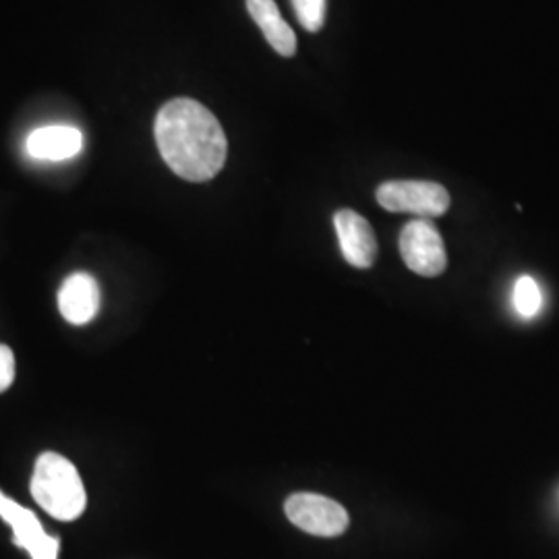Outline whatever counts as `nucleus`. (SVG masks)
I'll return each instance as SVG.
<instances>
[{
	"label": "nucleus",
	"instance_id": "nucleus-1",
	"mask_svg": "<svg viewBox=\"0 0 559 559\" xmlns=\"http://www.w3.org/2000/svg\"><path fill=\"white\" fill-rule=\"evenodd\" d=\"M154 135L162 158L180 179H214L226 162L228 141L221 122L191 98L164 104L156 117Z\"/></svg>",
	"mask_w": 559,
	"mask_h": 559
},
{
	"label": "nucleus",
	"instance_id": "nucleus-2",
	"mask_svg": "<svg viewBox=\"0 0 559 559\" xmlns=\"http://www.w3.org/2000/svg\"><path fill=\"white\" fill-rule=\"evenodd\" d=\"M32 496L52 519L71 522L80 519L87 506V493L78 468L57 452H44L32 477Z\"/></svg>",
	"mask_w": 559,
	"mask_h": 559
},
{
	"label": "nucleus",
	"instance_id": "nucleus-3",
	"mask_svg": "<svg viewBox=\"0 0 559 559\" xmlns=\"http://www.w3.org/2000/svg\"><path fill=\"white\" fill-rule=\"evenodd\" d=\"M378 203L388 212L415 214L417 218H438L450 207V193L440 182L390 180L378 187Z\"/></svg>",
	"mask_w": 559,
	"mask_h": 559
},
{
	"label": "nucleus",
	"instance_id": "nucleus-4",
	"mask_svg": "<svg viewBox=\"0 0 559 559\" xmlns=\"http://www.w3.org/2000/svg\"><path fill=\"white\" fill-rule=\"evenodd\" d=\"M400 255L419 276H440L448 265L445 245L438 228L425 218L408 222L400 233Z\"/></svg>",
	"mask_w": 559,
	"mask_h": 559
},
{
	"label": "nucleus",
	"instance_id": "nucleus-5",
	"mask_svg": "<svg viewBox=\"0 0 559 559\" xmlns=\"http://www.w3.org/2000/svg\"><path fill=\"white\" fill-rule=\"evenodd\" d=\"M284 512L297 528L316 537H338L350 522L348 512L338 501L318 493L290 496L284 503Z\"/></svg>",
	"mask_w": 559,
	"mask_h": 559
},
{
	"label": "nucleus",
	"instance_id": "nucleus-6",
	"mask_svg": "<svg viewBox=\"0 0 559 559\" xmlns=\"http://www.w3.org/2000/svg\"><path fill=\"white\" fill-rule=\"evenodd\" d=\"M0 519L13 528L15 545L23 547L32 558H59V539L46 535L36 514L20 506L17 501L7 498L2 491H0Z\"/></svg>",
	"mask_w": 559,
	"mask_h": 559
},
{
	"label": "nucleus",
	"instance_id": "nucleus-7",
	"mask_svg": "<svg viewBox=\"0 0 559 559\" xmlns=\"http://www.w3.org/2000/svg\"><path fill=\"white\" fill-rule=\"evenodd\" d=\"M340 249L350 265L367 270L378 258V239L371 224L353 210H340L334 216Z\"/></svg>",
	"mask_w": 559,
	"mask_h": 559
},
{
	"label": "nucleus",
	"instance_id": "nucleus-8",
	"mask_svg": "<svg viewBox=\"0 0 559 559\" xmlns=\"http://www.w3.org/2000/svg\"><path fill=\"white\" fill-rule=\"evenodd\" d=\"M60 316L73 325L90 323L100 311V286L94 276L80 272L64 280L59 293Z\"/></svg>",
	"mask_w": 559,
	"mask_h": 559
},
{
	"label": "nucleus",
	"instance_id": "nucleus-9",
	"mask_svg": "<svg viewBox=\"0 0 559 559\" xmlns=\"http://www.w3.org/2000/svg\"><path fill=\"white\" fill-rule=\"evenodd\" d=\"M27 154L36 160L60 162L75 158L83 150V133L69 124H50L32 131Z\"/></svg>",
	"mask_w": 559,
	"mask_h": 559
},
{
	"label": "nucleus",
	"instance_id": "nucleus-10",
	"mask_svg": "<svg viewBox=\"0 0 559 559\" xmlns=\"http://www.w3.org/2000/svg\"><path fill=\"white\" fill-rule=\"evenodd\" d=\"M247 9L253 21L260 25L265 40L282 55L293 57L297 52V36L290 25L282 20L278 4L274 0H247Z\"/></svg>",
	"mask_w": 559,
	"mask_h": 559
},
{
	"label": "nucleus",
	"instance_id": "nucleus-11",
	"mask_svg": "<svg viewBox=\"0 0 559 559\" xmlns=\"http://www.w3.org/2000/svg\"><path fill=\"white\" fill-rule=\"evenodd\" d=\"M543 305L539 284L531 276H520L514 284V309L522 318H535Z\"/></svg>",
	"mask_w": 559,
	"mask_h": 559
},
{
	"label": "nucleus",
	"instance_id": "nucleus-12",
	"mask_svg": "<svg viewBox=\"0 0 559 559\" xmlns=\"http://www.w3.org/2000/svg\"><path fill=\"white\" fill-rule=\"evenodd\" d=\"M293 7L307 32H320L325 21V0H293Z\"/></svg>",
	"mask_w": 559,
	"mask_h": 559
},
{
	"label": "nucleus",
	"instance_id": "nucleus-13",
	"mask_svg": "<svg viewBox=\"0 0 559 559\" xmlns=\"http://www.w3.org/2000/svg\"><path fill=\"white\" fill-rule=\"evenodd\" d=\"M15 381V357L7 344H0V394Z\"/></svg>",
	"mask_w": 559,
	"mask_h": 559
}]
</instances>
